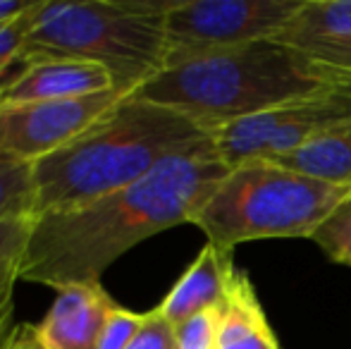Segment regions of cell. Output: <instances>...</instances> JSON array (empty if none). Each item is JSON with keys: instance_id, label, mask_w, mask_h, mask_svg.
Wrapping results in <instances>:
<instances>
[{"instance_id": "6da1fadb", "label": "cell", "mask_w": 351, "mask_h": 349, "mask_svg": "<svg viewBox=\"0 0 351 349\" xmlns=\"http://www.w3.org/2000/svg\"><path fill=\"white\" fill-rule=\"evenodd\" d=\"M230 168L213 141L172 156L143 180L77 208L34 218L19 280L65 289L101 282V275L143 239L194 223Z\"/></svg>"}, {"instance_id": "7a4b0ae2", "label": "cell", "mask_w": 351, "mask_h": 349, "mask_svg": "<svg viewBox=\"0 0 351 349\" xmlns=\"http://www.w3.org/2000/svg\"><path fill=\"white\" fill-rule=\"evenodd\" d=\"M351 88V75L263 38L167 65L132 96L170 108L215 134L285 103Z\"/></svg>"}, {"instance_id": "3957f363", "label": "cell", "mask_w": 351, "mask_h": 349, "mask_svg": "<svg viewBox=\"0 0 351 349\" xmlns=\"http://www.w3.org/2000/svg\"><path fill=\"white\" fill-rule=\"evenodd\" d=\"M213 141V132L189 117L125 96L58 154L34 163V218L115 194L143 180L172 156Z\"/></svg>"}, {"instance_id": "277c9868", "label": "cell", "mask_w": 351, "mask_h": 349, "mask_svg": "<svg viewBox=\"0 0 351 349\" xmlns=\"http://www.w3.org/2000/svg\"><path fill=\"white\" fill-rule=\"evenodd\" d=\"M175 0L46 3L36 12L24 62L70 58L106 67L115 91L132 96L165 67V14Z\"/></svg>"}, {"instance_id": "5b68a950", "label": "cell", "mask_w": 351, "mask_h": 349, "mask_svg": "<svg viewBox=\"0 0 351 349\" xmlns=\"http://www.w3.org/2000/svg\"><path fill=\"white\" fill-rule=\"evenodd\" d=\"M349 196L351 186L328 184L270 160H249L230 170L194 225L222 252L254 239L313 237Z\"/></svg>"}, {"instance_id": "8992f818", "label": "cell", "mask_w": 351, "mask_h": 349, "mask_svg": "<svg viewBox=\"0 0 351 349\" xmlns=\"http://www.w3.org/2000/svg\"><path fill=\"white\" fill-rule=\"evenodd\" d=\"M304 0H175L165 14L167 65L273 38Z\"/></svg>"}, {"instance_id": "52a82bcc", "label": "cell", "mask_w": 351, "mask_h": 349, "mask_svg": "<svg viewBox=\"0 0 351 349\" xmlns=\"http://www.w3.org/2000/svg\"><path fill=\"white\" fill-rule=\"evenodd\" d=\"M347 125H351V88H339L230 122L213 134V146L232 170L249 160H278L315 136Z\"/></svg>"}, {"instance_id": "ba28073f", "label": "cell", "mask_w": 351, "mask_h": 349, "mask_svg": "<svg viewBox=\"0 0 351 349\" xmlns=\"http://www.w3.org/2000/svg\"><path fill=\"white\" fill-rule=\"evenodd\" d=\"M120 98V91H106L67 101H0V158L34 165L58 154Z\"/></svg>"}, {"instance_id": "9c48e42d", "label": "cell", "mask_w": 351, "mask_h": 349, "mask_svg": "<svg viewBox=\"0 0 351 349\" xmlns=\"http://www.w3.org/2000/svg\"><path fill=\"white\" fill-rule=\"evenodd\" d=\"M273 41L344 72L351 58V0H304Z\"/></svg>"}, {"instance_id": "30bf717a", "label": "cell", "mask_w": 351, "mask_h": 349, "mask_svg": "<svg viewBox=\"0 0 351 349\" xmlns=\"http://www.w3.org/2000/svg\"><path fill=\"white\" fill-rule=\"evenodd\" d=\"M106 91H115L106 67L70 58H43L22 67L12 82L0 88V101H67Z\"/></svg>"}, {"instance_id": "8fae6325", "label": "cell", "mask_w": 351, "mask_h": 349, "mask_svg": "<svg viewBox=\"0 0 351 349\" xmlns=\"http://www.w3.org/2000/svg\"><path fill=\"white\" fill-rule=\"evenodd\" d=\"M115 306L101 282L58 289L53 306L36 326L38 337L46 349H96L106 316Z\"/></svg>"}, {"instance_id": "7c38bea8", "label": "cell", "mask_w": 351, "mask_h": 349, "mask_svg": "<svg viewBox=\"0 0 351 349\" xmlns=\"http://www.w3.org/2000/svg\"><path fill=\"white\" fill-rule=\"evenodd\" d=\"M234 270L232 252H222L208 242L158 309L175 328L201 311L222 309Z\"/></svg>"}, {"instance_id": "4fadbf2b", "label": "cell", "mask_w": 351, "mask_h": 349, "mask_svg": "<svg viewBox=\"0 0 351 349\" xmlns=\"http://www.w3.org/2000/svg\"><path fill=\"white\" fill-rule=\"evenodd\" d=\"M217 349H280L254 285L244 270H234L222 306Z\"/></svg>"}, {"instance_id": "5bb4252c", "label": "cell", "mask_w": 351, "mask_h": 349, "mask_svg": "<svg viewBox=\"0 0 351 349\" xmlns=\"http://www.w3.org/2000/svg\"><path fill=\"white\" fill-rule=\"evenodd\" d=\"M270 163L335 186H351V125L325 132L299 151Z\"/></svg>"}, {"instance_id": "9a60e30c", "label": "cell", "mask_w": 351, "mask_h": 349, "mask_svg": "<svg viewBox=\"0 0 351 349\" xmlns=\"http://www.w3.org/2000/svg\"><path fill=\"white\" fill-rule=\"evenodd\" d=\"M36 184L34 165L0 158V220L34 218Z\"/></svg>"}, {"instance_id": "2e32d148", "label": "cell", "mask_w": 351, "mask_h": 349, "mask_svg": "<svg viewBox=\"0 0 351 349\" xmlns=\"http://www.w3.org/2000/svg\"><path fill=\"white\" fill-rule=\"evenodd\" d=\"M41 8V0L34 5V10H29L27 14H22L19 19H12L8 24H0V80L3 86L8 82L14 80L22 67H27L24 62V51H27L29 34L36 22V12Z\"/></svg>"}, {"instance_id": "e0dca14e", "label": "cell", "mask_w": 351, "mask_h": 349, "mask_svg": "<svg viewBox=\"0 0 351 349\" xmlns=\"http://www.w3.org/2000/svg\"><path fill=\"white\" fill-rule=\"evenodd\" d=\"M311 239L323 249L330 261L351 268V196L337 206V210L315 230Z\"/></svg>"}, {"instance_id": "ac0fdd59", "label": "cell", "mask_w": 351, "mask_h": 349, "mask_svg": "<svg viewBox=\"0 0 351 349\" xmlns=\"http://www.w3.org/2000/svg\"><path fill=\"white\" fill-rule=\"evenodd\" d=\"M222 309H208L175 328L177 349H217Z\"/></svg>"}, {"instance_id": "d6986e66", "label": "cell", "mask_w": 351, "mask_h": 349, "mask_svg": "<svg viewBox=\"0 0 351 349\" xmlns=\"http://www.w3.org/2000/svg\"><path fill=\"white\" fill-rule=\"evenodd\" d=\"M143 321H146V313L127 311L122 306L110 309L98 335L96 349H127L141 330Z\"/></svg>"}, {"instance_id": "ffe728a7", "label": "cell", "mask_w": 351, "mask_h": 349, "mask_svg": "<svg viewBox=\"0 0 351 349\" xmlns=\"http://www.w3.org/2000/svg\"><path fill=\"white\" fill-rule=\"evenodd\" d=\"M32 225H34V218L0 220V275H3L10 265L22 261L29 234H32Z\"/></svg>"}, {"instance_id": "44dd1931", "label": "cell", "mask_w": 351, "mask_h": 349, "mask_svg": "<svg viewBox=\"0 0 351 349\" xmlns=\"http://www.w3.org/2000/svg\"><path fill=\"white\" fill-rule=\"evenodd\" d=\"M127 349H177L175 342V326L160 313V309H153L146 313L141 330L132 340Z\"/></svg>"}, {"instance_id": "7402d4cb", "label": "cell", "mask_w": 351, "mask_h": 349, "mask_svg": "<svg viewBox=\"0 0 351 349\" xmlns=\"http://www.w3.org/2000/svg\"><path fill=\"white\" fill-rule=\"evenodd\" d=\"M19 280V263L10 265L0 275V349L14 330V285Z\"/></svg>"}, {"instance_id": "603a6c76", "label": "cell", "mask_w": 351, "mask_h": 349, "mask_svg": "<svg viewBox=\"0 0 351 349\" xmlns=\"http://www.w3.org/2000/svg\"><path fill=\"white\" fill-rule=\"evenodd\" d=\"M3 349H46L38 337V328L34 323H22V326H14L10 340L5 342Z\"/></svg>"}, {"instance_id": "cb8c5ba5", "label": "cell", "mask_w": 351, "mask_h": 349, "mask_svg": "<svg viewBox=\"0 0 351 349\" xmlns=\"http://www.w3.org/2000/svg\"><path fill=\"white\" fill-rule=\"evenodd\" d=\"M36 3L38 0H0V24L19 19L22 14H27L29 10H34Z\"/></svg>"}, {"instance_id": "d4e9b609", "label": "cell", "mask_w": 351, "mask_h": 349, "mask_svg": "<svg viewBox=\"0 0 351 349\" xmlns=\"http://www.w3.org/2000/svg\"><path fill=\"white\" fill-rule=\"evenodd\" d=\"M344 72H349V75H351V58H349L347 62H344Z\"/></svg>"}, {"instance_id": "484cf974", "label": "cell", "mask_w": 351, "mask_h": 349, "mask_svg": "<svg viewBox=\"0 0 351 349\" xmlns=\"http://www.w3.org/2000/svg\"><path fill=\"white\" fill-rule=\"evenodd\" d=\"M0 88H3V80H0Z\"/></svg>"}]
</instances>
